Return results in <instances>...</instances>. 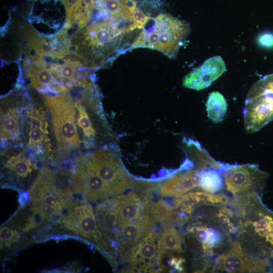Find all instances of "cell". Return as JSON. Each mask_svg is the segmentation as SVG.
Listing matches in <instances>:
<instances>
[{"label": "cell", "mask_w": 273, "mask_h": 273, "mask_svg": "<svg viewBox=\"0 0 273 273\" xmlns=\"http://www.w3.org/2000/svg\"><path fill=\"white\" fill-rule=\"evenodd\" d=\"M150 16L144 13V11L138 7L132 14V19L136 29H142Z\"/></svg>", "instance_id": "d4e9b609"}, {"label": "cell", "mask_w": 273, "mask_h": 273, "mask_svg": "<svg viewBox=\"0 0 273 273\" xmlns=\"http://www.w3.org/2000/svg\"><path fill=\"white\" fill-rule=\"evenodd\" d=\"M57 197L60 198L52 189L44 196L42 201L46 204L57 207L59 202Z\"/></svg>", "instance_id": "f1b7e54d"}, {"label": "cell", "mask_w": 273, "mask_h": 273, "mask_svg": "<svg viewBox=\"0 0 273 273\" xmlns=\"http://www.w3.org/2000/svg\"><path fill=\"white\" fill-rule=\"evenodd\" d=\"M53 118L55 134L62 149L78 148L80 140L75 123V102L71 95L45 97Z\"/></svg>", "instance_id": "52a82bcc"}, {"label": "cell", "mask_w": 273, "mask_h": 273, "mask_svg": "<svg viewBox=\"0 0 273 273\" xmlns=\"http://www.w3.org/2000/svg\"><path fill=\"white\" fill-rule=\"evenodd\" d=\"M64 223L68 230L90 240L107 254L108 243L99 231L91 205L83 204L75 206Z\"/></svg>", "instance_id": "8fae6325"}, {"label": "cell", "mask_w": 273, "mask_h": 273, "mask_svg": "<svg viewBox=\"0 0 273 273\" xmlns=\"http://www.w3.org/2000/svg\"><path fill=\"white\" fill-rule=\"evenodd\" d=\"M243 115L248 133L255 132L273 120V73L257 80L248 91Z\"/></svg>", "instance_id": "5b68a950"}, {"label": "cell", "mask_w": 273, "mask_h": 273, "mask_svg": "<svg viewBox=\"0 0 273 273\" xmlns=\"http://www.w3.org/2000/svg\"><path fill=\"white\" fill-rule=\"evenodd\" d=\"M75 105L78 111V125L82 129L84 136L86 139L84 145L86 148L90 147L92 146L96 130L93 126L89 116L87 113L85 108L82 105L81 101L80 100L76 101Z\"/></svg>", "instance_id": "ffe728a7"}, {"label": "cell", "mask_w": 273, "mask_h": 273, "mask_svg": "<svg viewBox=\"0 0 273 273\" xmlns=\"http://www.w3.org/2000/svg\"><path fill=\"white\" fill-rule=\"evenodd\" d=\"M227 191L235 196L262 193L268 173L254 164L229 165L222 173Z\"/></svg>", "instance_id": "ba28073f"}, {"label": "cell", "mask_w": 273, "mask_h": 273, "mask_svg": "<svg viewBox=\"0 0 273 273\" xmlns=\"http://www.w3.org/2000/svg\"><path fill=\"white\" fill-rule=\"evenodd\" d=\"M91 20L76 32L73 42L74 55L83 66L99 67L129 50L131 44L124 38L136 29L133 20L122 17Z\"/></svg>", "instance_id": "6da1fadb"}, {"label": "cell", "mask_w": 273, "mask_h": 273, "mask_svg": "<svg viewBox=\"0 0 273 273\" xmlns=\"http://www.w3.org/2000/svg\"><path fill=\"white\" fill-rule=\"evenodd\" d=\"M31 129L29 133V146H38L43 140V134L40 129Z\"/></svg>", "instance_id": "4316f807"}, {"label": "cell", "mask_w": 273, "mask_h": 273, "mask_svg": "<svg viewBox=\"0 0 273 273\" xmlns=\"http://www.w3.org/2000/svg\"><path fill=\"white\" fill-rule=\"evenodd\" d=\"M146 235L140 222L130 221L119 224L118 246L121 263L127 262L134 246Z\"/></svg>", "instance_id": "9a60e30c"}, {"label": "cell", "mask_w": 273, "mask_h": 273, "mask_svg": "<svg viewBox=\"0 0 273 273\" xmlns=\"http://www.w3.org/2000/svg\"><path fill=\"white\" fill-rule=\"evenodd\" d=\"M7 167L19 176L26 177L31 172V163L21 154L12 157L8 161Z\"/></svg>", "instance_id": "7402d4cb"}, {"label": "cell", "mask_w": 273, "mask_h": 273, "mask_svg": "<svg viewBox=\"0 0 273 273\" xmlns=\"http://www.w3.org/2000/svg\"><path fill=\"white\" fill-rule=\"evenodd\" d=\"M185 262V258L182 256L172 255L169 257L167 263L170 267L179 272H183L185 270V267L183 265Z\"/></svg>", "instance_id": "484cf974"}, {"label": "cell", "mask_w": 273, "mask_h": 273, "mask_svg": "<svg viewBox=\"0 0 273 273\" xmlns=\"http://www.w3.org/2000/svg\"><path fill=\"white\" fill-rule=\"evenodd\" d=\"M85 158L93 170L106 183L109 197L132 189L134 180L129 176L118 154L112 148L103 147Z\"/></svg>", "instance_id": "8992f818"}, {"label": "cell", "mask_w": 273, "mask_h": 273, "mask_svg": "<svg viewBox=\"0 0 273 273\" xmlns=\"http://www.w3.org/2000/svg\"><path fill=\"white\" fill-rule=\"evenodd\" d=\"M190 31L188 22L169 14H160L150 17L129 50L147 48L161 52L170 58H174Z\"/></svg>", "instance_id": "3957f363"}, {"label": "cell", "mask_w": 273, "mask_h": 273, "mask_svg": "<svg viewBox=\"0 0 273 273\" xmlns=\"http://www.w3.org/2000/svg\"><path fill=\"white\" fill-rule=\"evenodd\" d=\"M222 171L217 169H206L200 170L199 188L210 193L220 191L224 185L222 177Z\"/></svg>", "instance_id": "d6986e66"}, {"label": "cell", "mask_w": 273, "mask_h": 273, "mask_svg": "<svg viewBox=\"0 0 273 273\" xmlns=\"http://www.w3.org/2000/svg\"><path fill=\"white\" fill-rule=\"evenodd\" d=\"M1 248L4 244L9 241L13 236L14 231L8 226H3L1 228Z\"/></svg>", "instance_id": "f546056e"}, {"label": "cell", "mask_w": 273, "mask_h": 273, "mask_svg": "<svg viewBox=\"0 0 273 273\" xmlns=\"http://www.w3.org/2000/svg\"><path fill=\"white\" fill-rule=\"evenodd\" d=\"M184 238L172 225L165 227L161 232L157 242V257L160 271H161V261L164 256L172 252L184 253Z\"/></svg>", "instance_id": "2e32d148"}, {"label": "cell", "mask_w": 273, "mask_h": 273, "mask_svg": "<svg viewBox=\"0 0 273 273\" xmlns=\"http://www.w3.org/2000/svg\"><path fill=\"white\" fill-rule=\"evenodd\" d=\"M270 270L271 266L267 261L249 255L236 241L227 251L215 258L211 271L257 272Z\"/></svg>", "instance_id": "9c48e42d"}, {"label": "cell", "mask_w": 273, "mask_h": 273, "mask_svg": "<svg viewBox=\"0 0 273 273\" xmlns=\"http://www.w3.org/2000/svg\"><path fill=\"white\" fill-rule=\"evenodd\" d=\"M33 213L29 216L22 230L27 232L40 225L47 218L38 209H32Z\"/></svg>", "instance_id": "603a6c76"}, {"label": "cell", "mask_w": 273, "mask_h": 273, "mask_svg": "<svg viewBox=\"0 0 273 273\" xmlns=\"http://www.w3.org/2000/svg\"><path fill=\"white\" fill-rule=\"evenodd\" d=\"M259 44L265 48L273 47V34L269 33L260 35L257 39Z\"/></svg>", "instance_id": "83f0119b"}, {"label": "cell", "mask_w": 273, "mask_h": 273, "mask_svg": "<svg viewBox=\"0 0 273 273\" xmlns=\"http://www.w3.org/2000/svg\"><path fill=\"white\" fill-rule=\"evenodd\" d=\"M63 3L66 10V22L69 24L72 21L78 9L80 0H60Z\"/></svg>", "instance_id": "cb8c5ba5"}, {"label": "cell", "mask_w": 273, "mask_h": 273, "mask_svg": "<svg viewBox=\"0 0 273 273\" xmlns=\"http://www.w3.org/2000/svg\"><path fill=\"white\" fill-rule=\"evenodd\" d=\"M150 192L134 189L117 195L107 203L114 211L119 224L126 222H140L151 203Z\"/></svg>", "instance_id": "30bf717a"}, {"label": "cell", "mask_w": 273, "mask_h": 273, "mask_svg": "<svg viewBox=\"0 0 273 273\" xmlns=\"http://www.w3.org/2000/svg\"><path fill=\"white\" fill-rule=\"evenodd\" d=\"M200 170H178L160 187L162 197L178 198L199 187Z\"/></svg>", "instance_id": "5bb4252c"}, {"label": "cell", "mask_w": 273, "mask_h": 273, "mask_svg": "<svg viewBox=\"0 0 273 273\" xmlns=\"http://www.w3.org/2000/svg\"><path fill=\"white\" fill-rule=\"evenodd\" d=\"M200 206L198 209L196 208L198 211L188 225L187 232L191 249L198 256L205 258V269L206 258L217 256L227 251L234 242L231 234L210 216L203 205Z\"/></svg>", "instance_id": "277c9868"}, {"label": "cell", "mask_w": 273, "mask_h": 273, "mask_svg": "<svg viewBox=\"0 0 273 273\" xmlns=\"http://www.w3.org/2000/svg\"><path fill=\"white\" fill-rule=\"evenodd\" d=\"M159 234L151 233L144 236L133 248L127 262L128 272L160 271L157 257Z\"/></svg>", "instance_id": "7c38bea8"}, {"label": "cell", "mask_w": 273, "mask_h": 273, "mask_svg": "<svg viewBox=\"0 0 273 273\" xmlns=\"http://www.w3.org/2000/svg\"><path fill=\"white\" fill-rule=\"evenodd\" d=\"M19 113L15 107L9 108L1 118V139H14L20 130Z\"/></svg>", "instance_id": "ac0fdd59"}, {"label": "cell", "mask_w": 273, "mask_h": 273, "mask_svg": "<svg viewBox=\"0 0 273 273\" xmlns=\"http://www.w3.org/2000/svg\"><path fill=\"white\" fill-rule=\"evenodd\" d=\"M259 196H250L239 211L238 241L246 253L267 261L272 266L273 212L263 205Z\"/></svg>", "instance_id": "7a4b0ae2"}, {"label": "cell", "mask_w": 273, "mask_h": 273, "mask_svg": "<svg viewBox=\"0 0 273 273\" xmlns=\"http://www.w3.org/2000/svg\"><path fill=\"white\" fill-rule=\"evenodd\" d=\"M206 106L208 117L213 123H218L223 120L227 112L228 104L220 93L211 92L208 97Z\"/></svg>", "instance_id": "e0dca14e"}, {"label": "cell", "mask_w": 273, "mask_h": 273, "mask_svg": "<svg viewBox=\"0 0 273 273\" xmlns=\"http://www.w3.org/2000/svg\"><path fill=\"white\" fill-rule=\"evenodd\" d=\"M51 189L49 179L46 175L39 173V176L30 186L29 194L32 200L42 201Z\"/></svg>", "instance_id": "44dd1931"}, {"label": "cell", "mask_w": 273, "mask_h": 273, "mask_svg": "<svg viewBox=\"0 0 273 273\" xmlns=\"http://www.w3.org/2000/svg\"><path fill=\"white\" fill-rule=\"evenodd\" d=\"M30 197L29 192H25L20 194L18 198V202L20 207L24 206L27 202H29Z\"/></svg>", "instance_id": "4dcf8cb0"}, {"label": "cell", "mask_w": 273, "mask_h": 273, "mask_svg": "<svg viewBox=\"0 0 273 273\" xmlns=\"http://www.w3.org/2000/svg\"><path fill=\"white\" fill-rule=\"evenodd\" d=\"M225 71L226 66L222 58L213 56L186 75L183 80V85L190 89H203L210 86Z\"/></svg>", "instance_id": "4fadbf2b"}]
</instances>
